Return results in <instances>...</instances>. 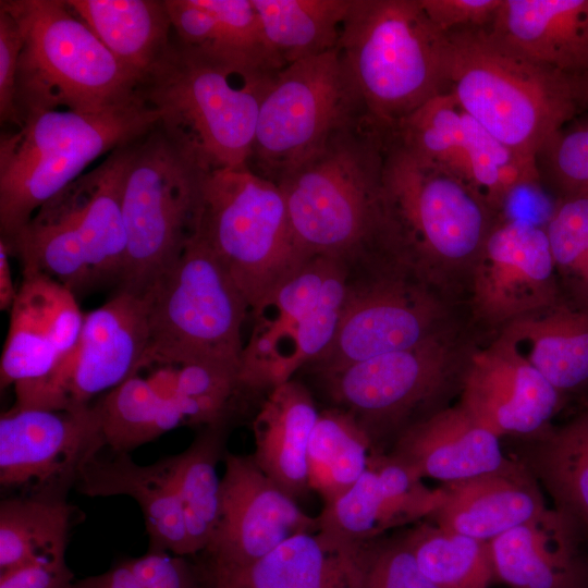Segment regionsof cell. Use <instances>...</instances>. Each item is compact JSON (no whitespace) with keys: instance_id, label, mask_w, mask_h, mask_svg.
Segmentation results:
<instances>
[{"instance_id":"7a4b0ae2","label":"cell","mask_w":588,"mask_h":588,"mask_svg":"<svg viewBox=\"0 0 588 588\" xmlns=\"http://www.w3.org/2000/svg\"><path fill=\"white\" fill-rule=\"evenodd\" d=\"M278 72L230 62L172 37L139 96L160 113L162 131L204 169L240 168L248 164L260 103Z\"/></svg>"},{"instance_id":"d590c367","label":"cell","mask_w":588,"mask_h":588,"mask_svg":"<svg viewBox=\"0 0 588 588\" xmlns=\"http://www.w3.org/2000/svg\"><path fill=\"white\" fill-rule=\"evenodd\" d=\"M371 441L356 419L339 407L319 412L307 450L309 489L332 503L368 467Z\"/></svg>"},{"instance_id":"6da1fadb","label":"cell","mask_w":588,"mask_h":588,"mask_svg":"<svg viewBox=\"0 0 588 588\" xmlns=\"http://www.w3.org/2000/svg\"><path fill=\"white\" fill-rule=\"evenodd\" d=\"M388 134L389 128L363 114L277 182L296 245L306 258L354 262L385 254Z\"/></svg>"},{"instance_id":"ee69618b","label":"cell","mask_w":588,"mask_h":588,"mask_svg":"<svg viewBox=\"0 0 588 588\" xmlns=\"http://www.w3.org/2000/svg\"><path fill=\"white\" fill-rule=\"evenodd\" d=\"M125 563L140 588H208L200 569L185 555L149 548L144 555Z\"/></svg>"},{"instance_id":"cb8c5ba5","label":"cell","mask_w":588,"mask_h":588,"mask_svg":"<svg viewBox=\"0 0 588 588\" xmlns=\"http://www.w3.org/2000/svg\"><path fill=\"white\" fill-rule=\"evenodd\" d=\"M74 488L88 497L134 499L144 516L149 548L193 555L174 482L173 455L143 466L128 453L106 446L87 462Z\"/></svg>"},{"instance_id":"83f0119b","label":"cell","mask_w":588,"mask_h":588,"mask_svg":"<svg viewBox=\"0 0 588 588\" xmlns=\"http://www.w3.org/2000/svg\"><path fill=\"white\" fill-rule=\"evenodd\" d=\"M563 396L588 390V310L563 297L499 329L497 335Z\"/></svg>"},{"instance_id":"1f68e13d","label":"cell","mask_w":588,"mask_h":588,"mask_svg":"<svg viewBox=\"0 0 588 588\" xmlns=\"http://www.w3.org/2000/svg\"><path fill=\"white\" fill-rule=\"evenodd\" d=\"M3 241L21 262L22 271L45 273L75 295L94 285L84 243L63 189L47 200L13 237Z\"/></svg>"},{"instance_id":"816d5d0a","label":"cell","mask_w":588,"mask_h":588,"mask_svg":"<svg viewBox=\"0 0 588 588\" xmlns=\"http://www.w3.org/2000/svg\"><path fill=\"white\" fill-rule=\"evenodd\" d=\"M208 588H213V587H208Z\"/></svg>"},{"instance_id":"e575fe53","label":"cell","mask_w":588,"mask_h":588,"mask_svg":"<svg viewBox=\"0 0 588 588\" xmlns=\"http://www.w3.org/2000/svg\"><path fill=\"white\" fill-rule=\"evenodd\" d=\"M76 509L65 499L11 495L0 503V573L65 556Z\"/></svg>"},{"instance_id":"60d3db41","label":"cell","mask_w":588,"mask_h":588,"mask_svg":"<svg viewBox=\"0 0 588 588\" xmlns=\"http://www.w3.org/2000/svg\"><path fill=\"white\" fill-rule=\"evenodd\" d=\"M562 297L588 310V198H561L544 226Z\"/></svg>"},{"instance_id":"f907efd6","label":"cell","mask_w":588,"mask_h":588,"mask_svg":"<svg viewBox=\"0 0 588 588\" xmlns=\"http://www.w3.org/2000/svg\"><path fill=\"white\" fill-rule=\"evenodd\" d=\"M578 110L588 111V71L571 77Z\"/></svg>"},{"instance_id":"681fc988","label":"cell","mask_w":588,"mask_h":588,"mask_svg":"<svg viewBox=\"0 0 588 588\" xmlns=\"http://www.w3.org/2000/svg\"><path fill=\"white\" fill-rule=\"evenodd\" d=\"M9 246L0 238V309L10 310L17 294L14 286L9 257Z\"/></svg>"},{"instance_id":"d4e9b609","label":"cell","mask_w":588,"mask_h":588,"mask_svg":"<svg viewBox=\"0 0 588 588\" xmlns=\"http://www.w3.org/2000/svg\"><path fill=\"white\" fill-rule=\"evenodd\" d=\"M442 487L444 500L430 516L434 524L487 542L548 510L536 478L520 461Z\"/></svg>"},{"instance_id":"836d02e7","label":"cell","mask_w":588,"mask_h":588,"mask_svg":"<svg viewBox=\"0 0 588 588\" xmlns=\"http://www.w3.org/2000/svg\"><path fill=\"white\" fill-rule=\"evenodd\" d=\"M353 0H253L280 70L336 49Z\"/></svg>"},{"instance_id":"2e32d148","label":"cell","mask_w":588,"mask_h":588,"mask_svg":"<svg viewBox=\"0 0 588 588\" xmlns=\"http://www.w3.org/2000/svg\"><path fill=\"white\" fill-rule=\"evenodd\" d=\"M406 148L460 180L497 213L540 176L537 162L503 145L445 89L390 128Z\"/></svg>"},{"instance_id":"ab89813d","label":"cell","mask_w":588,"mask_h":588,"mask_svg":"<svg viewBox=\"0 0 588 588\" xmlns=\"http://www.w3.org/2000/svg\"><path fill=\"white\" fill-rule=\"evenodd\" d=\"M404 537L419 569L437 588H488L495 579L487 541L429 523Z\"/></svg>"},{"instance_id":"9c48e42d","label":"cell","mask_w":588,"mask_h":588,"mask_svg":"<svg viewBox=\"0 0 588 588\" xmlns=\"http://www.w3.org/2000/svg\"><path fill=\"white\" fill-rule=\"evenodd\" d=\"M144 295L149 339L142 359L209 363L238 376L249 307L197 231Z\"/></svg>"},{"instance_id":"8992f818","label":"cell","mask_w":588,"mask_h":588,"mask_svg":"<svg viewBox=\"0 0 588 588\" xmlns=\"http://www.w3.org/2000/svg\"><path fill=\"white\" fill-rule=\"evenodd\" d=\"M336 50L363 112L383 127L445 90V34L419 0H353Z\"/></svg>"},{"instance_id":"5b68a950","label":"cell","mask_w":588,"mask_h":588,"mask_svg":"<svg viewBox=\"0 0 588 588\" xmlns=\"http://www.w3.org/2000/svg\"><path fill=\"white\" fill-rule=\"evenodd\" d=\"M160 113L142 98L101 112L26 114L0 138V232L10 240L50 198L115 148L148 134Z\"/></svg>"},{"instance_id":"7dc6e473","label":"cell","mask_w":588,"mask_h":588,"mask_svg":"<svg viewBox=\"0 0 588 588\" xmlns=\"http://www.w3.org/2000/svg\"><path fill=\"white\" fill-rule=\"evenodd\" d=\"M73 581L65 556L40 558L0 573V588H70Z\"/></svg>"},{"instance_id":"f1b7e54d","label":"cell","mask_w":588,"mask_h":588,"mask_svg":"<svg viewBox=\"0 0 588 588\" xmlns=\"http://www.w3.org/2000/svg\"><path fill=\"white\" fill-rule=\"evenodd\" d=\"M318 415L310 391L292 378L268 391L253 421L255 463L295 500L310 490L307 450Z\"/></svg>"},{"instance_id":"ffe728a7","label":"cell","mask_w":588,"mask_h":588,"mask_svg":"<svg viewBox=\"0 0 588 588\" xmlns=\"http://www.w3.org/2000/svg\"><path fill=\"white\" fill-rule=\"evenodd\" d=\"M458 404L500 439H532L551 428L564 397L498 336L465 362Z\"/></svg>"},{"instance_id":"c3c4849f","label":"cell","mask_w":588,"mask_h":588,"mask_svg":"<svg viewBox=\"0 0 588 588\" xmlns=\"http://www.w3.org/2000/svg\"><path fill=\"white\" fill-rule=\"evenodd\" d=\"M70 588H140L125 561L110 569L73 581Z\"/></svg>"},{"instance_id":"7c38bea8","label":"cell","mask_w":588,"mask_h":588,"mask_svg":"<svg viewBox=\"0 0 588 588\" xmlns=\"http://www.w3.org/2000/svg\"><path fill=\"white\" fill-rule=\"evenodd\" d=\"M434 289L388 255L350 264L348 292L331 344L306 367L318 376L414 346L442 332Z\"/></svg>"},{"instance_id":"d6986e66","label":"cell","mask_w":588,"mask_h":588,"mask_svg":"<svg viewBox=\"0 0 588 588\" xmlns=\"http://www.w3.org/2000/svg\"><path fill=\"white\" fill-rule=\"evenodd\" d=\"M220 513L204 551L207 568H235L260 560L290 537L319 529L257 466L252 455L224 453Z\"/></svg>"},{"instance_id":"4316f807","label":"cell","mask_w":588,"mask_h":588,"mask_svg":"<svg viewBox=\"0 0 588 588\" xmlns=\"http://www.w3.org/2000/svg\"><path fill=\"white\" fill-rule=\"evenodd\" d=\"M491 32L568 77L588 71V0H502Z\"/></svg>"},{"instance_id":"4fadbf2b","label":"cell","mask_w":588,"mask_h":588,"mask_svg":"<svg viewBox=\"0 0 588 588\" xmlns=\"http://www.w3.org/2000/svg\"><path fill=\"white\" fill-rule=\"evenodd\" d=\"M445 332L319 376L335 407L351 414L371 441V453L440 408L437 402L462 373Z\"/></svg>"},{"instance_id":"74e56055","label":"cell","mask_w":588,"mask_h":588,"mask_svg":"<svg viewBox=\"0 0 588 588\" xmlns=\"http://www.w3.org/2000/svg\"><path fill=\"white\" fill-rule=\"evenodd\" d=\"M224 444L223 424L207 426L192 444L174 456V482L193 555L204 552L215 534L221 478L217 473Z\"/></svg>"},{"instance_id":"8d00e7d4","label":"cell","mask_w":588,"mask_h":588,"mask_svg":"<svg viewBox=\"0 0 588 588\" xmlns=\"http://www.w3.org/2000/svg\"><path fill=\"white\" fill-rule=\"evenodd\" d=\"M98 403L107 448L117 452L128 453L169 430L189 425L183 400L162 397L137 372Z\"/></svg>"},{"instance_id":"bcb514c9","label":"cell","mask_w":588,"mask_h":588,"mask_svg":"<svg viewBox=\"0 0 588 588\" xmlns=\"http://www.w3.org/2000/svg\"><path fill=\"white\" fill-rule=\"evenodd\" d=\"M433 25L443 34L489 26L502 0H419Z\"/></svg>"},{"instance_id":"3957f363","label":"cell","mask_w":588,"mask_h":588,"mask_svg":"<svg viewBox=\"0 0 588 588\" xmlns=\"http://www.w3.org/2000/svg\"><path fill=\"white\" fill-rule=\"evenodd\" d=\"M384 250L433 289L471 266L499 213L444 169L399 143L383 166Z\"/></svg>"},{"instance_id":"d6a6232c","label":"cell","mask_w":588,"mask_h":588,"mask_svg":"<svg viewBox=\"0 0 588 588\" xmlns=\"http://www.w3.org/2000/svg\"><path fill=\"white\" fill-rule=\"evenodd\" d=\"M527 440L522 463L549 491L558 512L575 527L588 528V407Z\"/></svg>"},{"instance_id":"b9f144b4","label":"cell","mask_w":588,"mask_h":588,"mask_svg":"<svg viewBox=\"0 0 588 588\" xmlns=\"http://www.w3.org/2000/svg\"><path fill=\"white\" fill-rule=\"evenodd\" d=\"M540 179L561 198H588V121L562 128L537 156Z\"/></svg>"},{"instance_id":"7bdbcfd3","label":"cell","mask_w":588,"mask_h":588,"mask_svg":"<svg viewBox=\"0 0 588 588\" xmlns=\"http://www.w3.org/2000/svg\"><path fill=\"white\" fill-rule=\"evenodd\" d=\"M365 588H437L419 569L405 540H382L371 560Z\"/></svg>"},{"instance_id":"8fae6325","label":"cell","mask_w":588,"mask_h":588,"mask_svg":"<svg viewBox=\"0 0 588 588\" xmlns=\"http://www.w3.org/2000/svg\"><path fill=\"white\" fill-rule=\"evenodd\" d=\"M350 265L311 257L252 313L238 380L242 390H271L293 378L331 344L348 292Z\"/></svg>"},{"instance_id":"e0dca14e","label":"cell","mask_w":588,"mask_h":588,"mask_svg":"<svg viewBox=\"0 0 588 588\" xmlns=\"http://www.w3.org/2000/svg\"><path fill=\"white\" fill-rule=\"evenodd\" d=\"M106 446L98 402L59 411L13 406L0 417V486L17 495L65 499Z\"/></svg>"},{"instance_id":"30bf717a","label":"cell","mask_w":588,"mask_h":588,"mask_svg":"<svg viewBox=\"0 0 588 588\" xmlns=\"http://www.w3.org/2000/svg\"><path fill=\"white\" fill-rule=\"evenodd\" d=\"M207 171L158 124L136 142L123 183L127 253L118 289L144 294L176 262L197 231Z\"/></svg>"},{"instance_id":"4dcf8cb0","label":"cell","mask_w":588,"mask_h":588,"mask_svg":"<svg viewBox=\"0 0 588 588\" xmlns=\"http://www.w3.org/2000/svg\"><path fill=\"white\" fill-rule=\"evenodd\" d=\"M140 81L168 50L173 32L164 0H65Z\"/></svg>"},{"instance_id":"7402d4cb","label":"cell","mask_w":588,"mask_h":588,"mask_svg":"<svg viewBox=\"0 0 588 588\" xmlns=\"http://www.w3.org/2000/svg\"><path fill=\"white\" fill-rule=\"evenodd\" d=\"M84 315L70 289L22 271L0 359L1 389L47 376L75 344Z\"/></svg>"},{"instance_id":"5bb4252c","label":"cell","mask_w":588,"mask_h":588,"mask_svg":"<svg viewBox=\"0 0 588 588\" xmlns=\"http://www.w3.org/2000/svg\"><path fill=\"white\" fill-rule=\"evenodd\" d=\"M363 114L336 49L292 63L261 100L247 166L277 183Z\"/></svg>"},{"instance_id":"ba28073f","label":"cell","mask_w":588,"mask_h":588,"mask_svg":"<svg viewBox=\"0 0 588 588\" xmlns=\"http://www.w3.org/2000/svg\"><path fill=\"white\" fill-rule=\"evenodd\" d=\"M197 232L243 294L250 314L310 259L296 245L280 186L248 166L206 172Z\"/></svg>"},{"instance_id":"603a6c76","label":"cell","mask_w":588,"mask_h":588,"mask_svg":"<svg viewBox=\"0 0 588 588\" xmlns=\"http://www.w3.org/2000/svg\"><path fill=\"white\" fill-rule=\"evenodd\" d=\"M417 476L456 482L509 466L500 438L460 404L443 407L405 429L388 454Z\"/></svg>"},{"instance_id":"f546056e","label":"cell","mask_w":588,"mask_h":588,"mask_svg":"<svg viewBox=\"0 0 588 588\" xmlns=\"http://www.w3.org/2000/svg\"><path fill=\"white\" fill-rule=\"evenodd\" d=\"M573 523L556 510L489 542L494 578L510 588H573L578 577Z\"/></svg>"},{"instance_id":"44dd1931","label":"cell","mask_w":588,"mask_h":588,"mask_svg":"<svg viewBox=\"0 0 588 588\" xmlns=\"http://www.w3.org/2000/svg\"><path fill=\"white\" fill-rule=\"evenodd\" d=\"M380 539L353 542L318 529L290 537L250 565L200 572L213 588H365Z\"/></svg>"},{"instance_id":"f6af8a7d","label":"cell","mask_w":588,"mask_h":588,"mask_svg":"<svg viewBox=\"0 0 588 588\" xmlns=\"http://www.w3.org/2000/svg\"><path fill=\"white\" fill-rule=\"evenodd\" d=\"M23 48L22 30L15 16L0 4V120L20 126L15 102V86L20 56Z\"/></svg>"},{"instance_id":"ac0fdd59","label":"cell","mask_w":588,"mask_h":588,"mask_svg":"<svg viewBox=\"0 0 588 588\" xmlns=\"http://www.w3.org/2000/svg\"><path fill=\"white\" fill-rule=\"evenodd\" d=\"M475 318L502 328L562 298L546 229L499 217L469 271Z\"/></svg>"},{"instance_id":"9a60e30c","label":"cell","mask_w":588,"mask_h":588,"mask_svg":"<svg viewBox=\"0 0 588 588\" xmlns=\"http://www.w3.org/2000/svg\"><path fill=\"white\" fill-rule=\"evenodd\" d=\"M149 339L144 294L118 289L84 315L73 347L45 377L14 385L17 407L77 409L118 387L137 368Z\"/></svg>"},{"instance_id":"52a82bcc","label":"cell","mask_w":588,"mask_h":588,"mask_svg":"<svg viewBox=\"0 0 588 588\" xmlns=\"http://www.w3.org/2000/svg\"><path fill=\"white\" fill-rule=\"evenodd\" d=\"M23 36L15 102L20 117L46 110L101 112L139 96L126 69L65 0H1Z\"/></svg>"},{"instance_id":"277c9868","label":"cell","mask_w":588,"mask_h":588,"mask_svg":"<svg viewBox=\"0 0 588 588\" xmlns=\"http://www.w3.org/2000/svg\"><path fill=\"white\" fill-rule=\"evenodd\" d=\"M444 79L490 134L534 161L579 111L571 77L517 52L489 26L445 34Z\"/></svg>"},{"instance_id":"f35d334b","label":"cell","mask_w":588,"mask_h":588,"mask_svg":"<svg viewBox=\"0 0 588 588\" xmlns=\"http://www.w3.org/2000/svg\"><path fill=\"white\" fill-rule=\"evenodd\" d=\"M317 518L319 529L353 542L375 540L385 530L417 522L411 504L369 466Z\"/></svg>"},{"instance_id":"484cf974","label":"cell","mask_w":588,"mask_h":588,"mask_svg":"<svg viewBox=\"0 0 588 588\" xmlns=\"http://www.w3.org/2000/svg\"><path fill=\"white\" fill-rule=\"evenodd\" d=\"M137 140L115 148L97 167L64 187L84 243L94 285H119L124 272L127 237L122 193Z\"/></svg>"}]
</instances>
